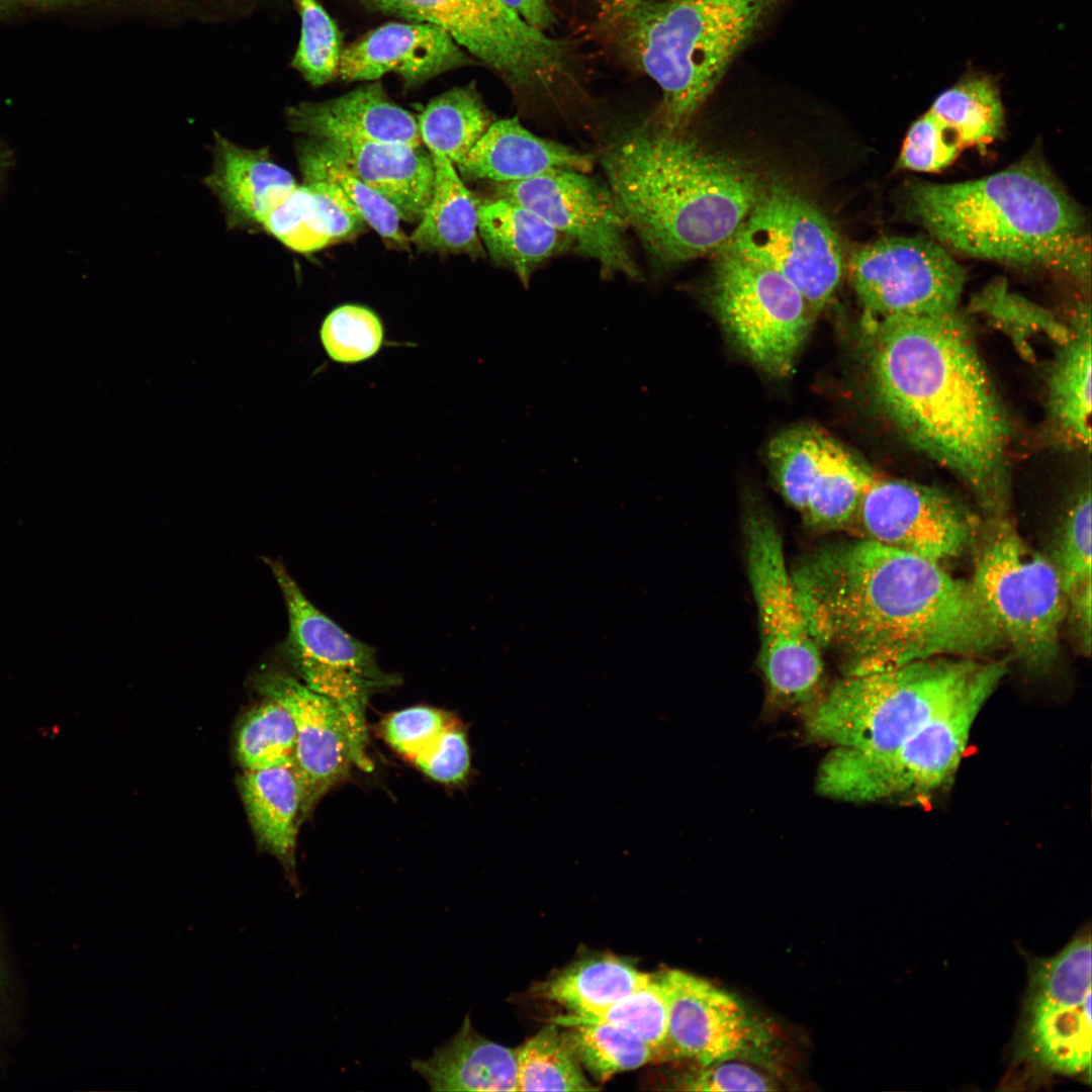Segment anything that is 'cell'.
Listing matches in <instances>:
<instances>
[{"instance_id":"obj_1","label":"cell","mask_w":1092,"mask_h":1092,"mask_svg":"<svg viewBox=\"0 0 1092 1092\" xmlns=\"http://www.w3.org/2000/svg\"><path fill=\"white\" fill-rule=\"evenodd\" d=\"M792 578L815 639L842 655L844 675L984 657L1003 640L971 582L862 537L815 551Z\"/></svg>"},{"instance_id":"obj_2","label":"cell","mask_w":1092,"mask_h":1092,"mask_svg":"<svg viewBox=\"0 0 1092 1092\" xmlns=\"http://www.w3.org/2000/svg\"><path fill=\"white\" fill-rule=\"evenodd\" d=\"M869 324V371L884 415L993 518L1003 516L1011 427L965 320L956 311Z\"/></svg>"},{"instance_id":"obj_3","label":"cell","mask_w":1092,"mask_h":1092,"mask_svg":"<svg viewBox=\"0 0 1092 1092\" xmlns=\"http://www.w3.org/2000/svg\"><path fill=\"white\" fill-rule=\"evenodd\" d=\"M601 163L629 228L660 268L718 253L761 194L745 164L651 118L617 132Z\"/></svg>"},{"instance_id":"obj_4","label":"cell","mask_w":1092,"mask_h":1092,"mask_svg":"<svg viewBox=\"0 0 1092 1092\" xmlns=\"http://www.w3.org/2000/svg\"><path fill=\"white\" fill-rule=\"evenodd\" d=\"M909 210L940 243L962 254L1043 267L1084 233V216L1041 162L1025 159L987 177L908 189Z\"/></svg>"},{"instance_id":"obj_5","label":"cell","mask_w":1092,"mask_h":1092,"mask_svg":"<svg viewBox=\"0 0 1092 1092\" xmlns=\"http://www.w3.org/2000/svg\"><path fill=\"white\" fill-rule=\"evenodd\" d=\"M785 0H615L623 46L660 88L651 118L684 130L737 55Z\"/></svg>"},{"instance_id":"obj_6","label":"cell","mask_w":1092,"mask_h":1092,"mask_svg":"<svg viewBox=\"0 0 1092 1092\" xmlns=\"http://www.w3.org/2000/svg\"><path fill=\"white\" fill-rule=\"evenodd\" d=\"M988 661L940 656L844 675L811 707L807 732L815 740L858 751L895 747L953 703Z\"/></svg>"},{"instance_id":"obj_7","label":"cell","mask_w":1092,"mask_h":1092,"mask_svg":"<svg viewBox=\"0 0 1092 1092\" xmlns=\"http://www.w3.org/2000/svg\"><path fill=\"white\" fill-rule=\"evenodd\" d=\"M1007 670L1006 660L990 659L953 703L895 747H835L819 766L817 792L847 802H929L953 783L976 719Z\"/></svg>"},{"instance_id":"obj_8","label":"cell","mask_w":1092,"mask_h":1092,"mask_svg":"<svg viewBox=\"0 0 1092 1092\" xmlns=\"http://www.w3.org/2000/svg\"><path fill=\"white\" fill-rule=\"evenodd\" d=\"M994 518L971 584L1017 658L1044 671L1058 657L1067 598L1051 558L1031 549L1003 516Z\"/></svg>"},{"instance_id":"obj_9","label":"cell","mask_w":1092,"mask_h":1092,"mask_svg":"<svg viewBox=\"0 0 1092 1092\" xmlns=\"http://www.w3.org/2000/svg\"><path fill=\"white\" fill-rule=\"evenodd\" d=\"M744 532L768 696L783 707L811 704L823 672L821 647L799 603L781 535L771 518L755 509L745 518Z\"/></svg>"},{"instance_id":"obj_10","label":"cell","mask_w":1092,"mask_h":1092,"mask_svg":"<svg viewBox=\"0 0 1092 1092\" xmlns=\"http://www.w3.org/2000/svg\"><path fill=\"white\" fill-rule=\"evenodd\" d=\"M282 592L289 621L283 651L301 681L332 700L350 731L355 765L370 771L366 707L399 678L381 670L374 649L354 638L304 596L284 565L267 560Z\"/></svg>"},{"instance_id":"obj_11","label":"cell","mask_w":1092,"mask_h":1092,"mask_svg":"<svg viewBox=\"0 0 1092 1092\" xmlns=\"http://www.w3.org/2000/svg\"><path fill=\"white\" fill-rule=\"evenodd\" d=\"M372 10L437 25L517 90L550 91L573 61L568 40L532 27L502 0H357Z\"/></svg>"},{"instance_id":"obj_12","label":"cell","mask_w":1092,"mask_h":1092,"mask_svg":"<svg viewBox=\"0 0 1092 1092\" xmlns=\"http://www.w3.org/2000/svg\"><path fill=\"white\" fill-rule=\"evenodd\" d=\"M710 293L721 323L750 361L770 375H788L815 316L799 290L779 272L724 247Z\"/></svg>"},{"instance_id":"obj_13","label":"cell","mask_w":1092,"mask_h":1092,"mask_svg":"<svg viewBox=\"0 0 1092 1092\" xmlns=\"http://www.w3.org/2000/svg\"><path fill=\"white\" fill-rule=\"evenodd\" d=\"M725 247L782 274L814 315L831 299L844 274L840 241L828 218L782 186L760 194Z\"/></svg>"},{"instance_id":"obj_14","label":"cell","mask_w":1092,"mask_h":1092,"mask_svg":"<svg viewBox=\"0 0 1092 1092\" xmlns=\"http://www.w3.org/2000/svg\"><path fill=\"white\" fill-rule=\"evenodd\" d=\"M848 272L867 317L875 321L956 312L966 278L941 245L912 237L882 238L855 249Z\"/></svg>"},{"instance_id":"obj_15","label":"cell","mask_w":1092,"mask_h":1092,"mask_svg":"<svg viewBox=\"0 0 1092 1092\" xmlns=\"http://www.w3.org/2000/svg\"><path fill=\"white\" fill-rule=\"evenodd\" d=\"M496 196L531 208L595 260L605 279L624 275L642 281L627 239L629 224L610 187L587 173L555 171L511 183H495Z\"/></svg>"},{"instance_id":"obj_16","label":"cell","mask_w":1092,"mask_h":1092,"mask_svg":"<svg viewBox=\"0 0 1092 1092\" xmlns=\"http://www.w3.org/2000/svg\"><path fill=\"white\" fill-rule=\"evenodd\" d=\"M854 524L862 538L936 562L959 556L975 537L971 515L950 495L876 475L862 492Z\"/></svg>"},{"instance_id":"obj_17","label":"cell","mask_w":1092,"mask_h":1092,"mask_svg":"<svg viewBox=\"0 0 1092 1092\" xmlns=\"http://www.w3.org/2000/svg\"><path fill=\"white\" fill-rule=\"evenodd\" d=\"M659 977L668 1005L667 1060L688 1058L706 1066L762 1056L769 1033L735 995L680 970Z\"/></svg>"},{"instance_id":"obj_18","label":"cell","mask_w":1092,"mask_h":1092,"mask_svg":"<svg viewBox=\"0 0 1092 1092\" xmlns=\"http://www.w3.org/2000/svg\"><path fill=\"white\" fill-rule=\"evenodd\" d=\"M258 688L267 699L283 706L293 720V764L302 789L303 818L355 764L348 724L332 700L292 675L267 671L259 677Z\"/></svg>"},{"instance_id":"obj_19","label":"cell","mask_w":1092,"mask_h":1092,"mask_svg":"<svg viewBox=\"0 0 1092 1092\" xmlns=\"http://www.w3.org/2000/svg\"><path fill=\"white\" fill-rule=\"evenodd\" d=\"M468 63L443 28L423 22H389L342 51L338 76L346 81H376L395 73L406 85L415 86Z\"/></svg>"},{"instance_id":"obj_20","label":"cell","mask_w":1092,"mask_h":1092,"mask_svg":"<svg viewBox=\"0 0 1092 1092\" xmlns=\"http://www.w3.org/2000/svg\"><path fill=\"white\" fill-rule=\"evenodd\" d=\"M286 116L292 131L311 139L423 145L418 120L392 102L379 82L329 100L299 103Z\"/></svg>"},{"instance_id":"obj_21","label":"cell","mask_w":1092,"mask_h":1092,"mask_svg":"<svg viewBox=\"0 0 1092 1092\" xmlns=\"http://www.w3.org/2000/svg\"><path fill=\"white\" fill-rule=\"evenodd\" d=\"M213 154L212 170L203 182L216 196L232 229L261 230L268 214L297 186L267 148H243L215 131Z\"/></svg>"},{"instance_id":"obj_22","label":"cell","mask_w":1092,"mask_h":1092,"mask_svg":"<svg viewBox=\"0 0 1092 1092\" xmlns=\"http://www.w3.org/2000/svg\"><path fill=\"white\" fill-rule=\"evenodd\" d=\"M594 163L593 155L540 138L512 117L493 121L456 166L465 178L511 183L555 171L588 173Z\"/></svg>"},{"instance_id":"obj_23","label":"cell","mask_w":1092,"mask_h":1092,"mask_svg":"<svg viewBox=\"0 0 1092 1092\" xmlns=\"http://www.w3.org/2000/svg\"><path fill=\"white\" fill-rule=\"evenodd\" d=\"M318 141L389 201L400 219L419 222L430 201L435 175L433 156L424 145Z\"/></svg>"},{"instance_id":"obj_24","label":"cell","mask_w":1092,"mask_h":1092,"mask_svg":"<svg viewBox=\"0 0 1092 1092\" xmlns=\"http://www.w3.org/2000/svg\"><path fill=\"white\" fill-rule=\"evenodd\" d=\"M1048 377V414L1052 428L1066 444L1091 445L1092 340L1089 304L1080 303L1068 324Z\"/></svg>"},{"instance_id":"obj_25","label":"cell","mask_w":1092,"mask_h":1092,"mask_svg":"<svg viewBox=\"0 0 1092 1092\" xmlns=\"http://www.w3.org/2000/svg\"><path fill=\"white\" fill-rule=\"evenodd\" d=\"M411 1066L432 1091H519L516 1050L479 1034L469 1015L431 1057Z\"/></svg>"},{"instance_id":"obj_26","label":"cell","mask_w":1092,"mask_h":1092,"mask_svg":"<svg viewBox=\"0 0 1092 1092\" xmlns=\"http://www.w3.org/2000/svg\"><path fill=\"white\" fill-rule=\"evenodd\" d=\"M478 233L491 260L525 287L549 259L573 250L571 241L536 211L499 196L478 205Z\"/></svg>"},{"instance_id":"obj_27","label":"cell","mask_w":1092,"mask_h":1092,"mask_svg":"<svg viewBox=\"0 0 1092 1092\" xmlns=\"http://www.w3.org/2000/svg\"><path fill=\"white\" fill-rule=\"evenodd\" d=\"M1016 1055L1063 1075H1090L1091 995L1079 1005L1024 1000Z\"/></svg>"},{"instance_id":"obj_28","label":"cell","mask_w":1092,"mask_h":1092,"mask_svg":"<svg viewBox=\"0 0 1092 1092\" xmlns=\"http://www.w3.org/2000/svg\"><path fill=\"white\" fill-rule=\"evenodd\" d=\"M435 175L430 201L410 237L420 252L465 254L483 258L478 233V205L445 156L433 155Z\"/></svg>"},{"instance_id":"obj_29","label":"cell","mask_w":1092,"mask_h":1092,"mask_svg":"<svg viewBox=\"0 0 1092 1092\" xmlns=\"http://www.w3.org/2000/svg\"><path fill=\"white\" fill-rule=\"evenodd\" d=\"M243 801L259 841L288 869L294 867L302 789L293 762L245 770Z\"/></svg>"},{"instance_id":"obj_30","label":"cell","mask_w":1092,"mask_h":1092,"mask_svg":"<svg viewBox=\"0 0 1092 1092\" xmlns=\"http://www.w3.org/2000/svg\"><path fill=\"white\" fill-rule=\"evenodd\" d=\"M651 977L621 958L596 954L568 965L541 983L536 994L563 1006L570 1015H583L609 1007Z\"/></svg>"},{"instance_id":"obj_31","label":"cell","mask_w":1092,"mask_h":1092,"mask_svg":"<svg viewBox=\"0 0 1092 1092\" xmlns=\"http://www.w3.org/2000/svg\"><path fill=\"white\" fill-rule=\"evenodd\" d=\"M874 475L827 435L802 517L810 526L822 530L852 526L862 492Z\"/></svg>"},{"instance_id":"obj_32","label":"cell","mask_w":1092,"mask_h":1092,"mask_svg":"<svg viewBox=\"0 0 1092 1092\" xmlns=\"http://www.w3.org/2000/svg\"><path fill=\"white\" fill-rule=\"evenodd\" d=\"M928 112L941 133L961 151L994 142L1004 124L999 90L989 77L971 74L944 90Z\"/></svg>"},{"instance_id":"obj_33","label":"cell","mask_w":1092,"mask_h":1092,"mask_svg":"<svg viewBox=\"0 0 1092 1092\" xmlns=\"http://www.w3.org/2000/svg\"><path fill=\"white\" fill-rule=\"evenodd\" d=\"M494 120L477 90L454 87L433 98L418 119L422 144L457 165Z\"/></svg>"},{"instance_id":"obj_34","label":"cell","mask_w":1092,"mask_h":1092,"mask_svg":"<svg viewBox=\"0 0 1092 1092\" xmlns=\"http://www.w3.org/2000/svg\"><path fill=\"white\" fill-rule=\"evenodd\" d=\"M297 156L303 182L325 181L335 185L381 238L396 248L410 249V238L400 228L401 219L394 206L322 142L311 139L300 144Z\"/></svg>"},{"instance_id":"obj_35","label":"cell","mask_w":1092,"mask_h":1092,"mask_svg":"<svg viewBox=\"0 0 1092 1092\" xmlns=\"http://www.w3.org/2000/svg\"><path fill=\"white\" fill-rule=\"evenodd\" d=\"M563 1026L568 1029L562 1034L582 1069L598 1081L654 1061L650 1048L626 1028L604 1022Z\"/></svg>"},{"instance_id":"obj_36","label":"cell","mask_w":1092,"mask_h":1092,"mask_svg":"<svg viewBox=\"0 0 1092 1092\" xmlns=\"http://www.w3.org/2000/svg\"><path fill=\"white\" fill-rule=\"evenodd\" d=\"M519 1091H594L558 1024L542 1028L516 1050Z\"/></svg>"},{"instance_id":"obj_37","label":"cell","mask_w":1092,"mask_h":1092,"mask_svg":"<svg viewBox=\"0 0 1092 1092\" xmlns=\"http://www.w3.org/2000/svg\"><path fill=\"white\" fill-rule=\"evenodd\" d=\"M554 1021L561 1025L604 1022L626 1028L650 1048L654 1061L667 1060L668 1005L659 974L652 975L647 984L605 1009L583 1015L568 1014Z\"/></svg>"},{"instance_id":"obj_38","label":"cell","mask_w":1092,"mask_h":1092,"mask_svg":"<svg viewBox=\"0 0 1092 1092\" xmlns=\"http://www.w3.org/2000/svg\"><path fill=\"white\" fill-rule=\"evenodd\" d=\"M971 306L1003 331L1019 353L1027 358L1031 356L1030 341L1033 338L1044 335L1060 343L1068 334V325L1045 308L1010 291L1003 280L986 286L973 298Z\"/></svg>"},{"instance_id":"obj_39","label":"cell","mask_w":1092,"mask_h":1092,"mask_svg":"<svg viewBox=\"0 0 1092 1092\" xmlns=\"http://www.w3.org/2000/svg\"><path fill=\"white\" fill-rule=\"evenodd\" d=\"M1091 993V937L1081 933L1057 956L1029 962L1025 998L1079 1005Z\"/></svg>"},{"instance_id":"obj_40","label":"cell","mask_w":1092,"mask_h":1092,"mask_svg":"<svg viewBox=\"0 0 1092 1092\" xmlns=\"http://www.w3.org/2000/svg\"><path fill=\"white\" fill-rule=\"evenodd\" d=\"M295 727L288 711L267 699L244 717L237 736V755L245 770L293 762Z\"/></svg>"},{"instance_id":"obj_41","label":"cell","mask_w":1092,"mask_h":1092,"mask_svg":"<svg viewBox=\"0 0 1092 1092\" xmlns=\"http://www.w3.org/2000/svg\"><path fill=\"white\" fill-rule=\"evenodd\" d=\"M826 435L809 426L786 430L767 449L770 472L786 500L803 513L817 471Z\"/></svg>"},{"instance_id":"obj_42","label":"cell","mask_w":1092,"mask_h":1092,"mask_svg":"<svg viewBox=\"0 0 1092 1092\" xmlns=\"http://www.w3.org/2000/svg\"><path fill=\"white\" fill-rule=\"evenodd\" d=\"M1091 488H1081L1070 503L1057 534L1053 561L1067 604L1091 594Z\"/></svg>"},{"instance_id":"obj_43","label":"cell","mask_w":1092,"mask_h":1092,"mask_svg":"<svg viewBox=\"0 0 1092 1092\" xmlns=\"http://www.w3.org/2000/svg\"><path fill=\"white\" fill-rule=\"evenodd\" d=\"M301 20L300 38L291 66L312 86L338 76L341 59L340 32L316 0H293Z\"/></svg>"},{"instance_id":"obj_44","label":"cell","mask_w":1092,"mask_h":1092,"mask_svg":"<svg viewBox=\"0 0 1092 1092\" xmlns=\"http://www.w3.org/2000/svg\"><path fill=\"white\" fill-rule=\"evenodd\" d=\"M321 340L333 360L356 363L377 353L383 340V328L371 309L345 304L332 310L325 318Z\"/></svg>"},{"instance_id":"obj_45","label":"cell","mask_w":1092,"mask_h":1092,"mask_svg":"<svg viewBox=\"0 0 1092 1092\" xmlns=\"http://www.w3.org/2000/svg\"><path fill=\"white\" fill-rule=\"evenodd\" d=\"M261 230L298 253H311L332 244L305 184L297 185L289 196L268 214Z\"/></svg>"},{"instance_id":"obj_46","label":"cell","mask_w":1092,"mask_h":1092,"mask_svg":"<svg viewBox=\"0 0 1092 1092\" xmlns=\"http://www.w3.org/2000/svg\"><path fill=\"white\" fill-rule=\"evenodd\" d=\"M24 987L0 907V1074L15 1058L24 1032Z\"/></svg>"},{"instance_id":"obj_47","label":"cell","mask_w":1092,"mask_h":1092,"mask_svg":"<svg viewBox=\"0 0 1092 1092\" xmlns=\"http://www.w3.org/2000/svg\"><path fill=\"white\" fill-rule=\"evenodd\" d=\"M457 721L439 709L418 706L391 714L382 725L387 742L413 761Z\"/></svg>"},{"instance_id":"obj_48","label":"cell","mask_w":1092,"mask_h":1092,"mask_svg":"<svg viewBox=\"0 0 1092 1092\" xmlns=\"http://www.w3.org/2000/svg\"><path fill=\"white\" fill-rule=\"evenodd\" d=\"M960 153L943 136L927 111L909 128L897 166L912 171L937 172L950 165Z\"/></svg>"},{"instance_id":"obj_49","label":"cell","mask_w":1092,"mask_h":1092,"mask_svg":"<svg viewBox=\"0 0 1092 1092\" xmlns=\"http://www.w3.org/2000/svg\"><path fill=\"white\" fill-rule=\"evenodd\" d=\"M689 1091H775L777 1082L765 1071L742 1059H729L702 1066L686 1077L678 1087Z\"/></svg>"},{"instance_id":"obj_50","label":"cell","mask_w":1092,"mask_h":1092,"mask_svg":"<svg viewBox=\"0 0 1092 1092\" xmlns=\"http://www.w3.org/2000/svg\"><path fill=\"white\" fill-rule=\"evenodd\" d=\"M413 762L440 783H459L470 771V749L463 727L456 722Z\"/></svg>"},{"instance_id":"obj_51","label":"cell","mask_w":1092,"mask_h":1092,"mask_svg":"<svg viewBox=\"0 0 1092 1092\" xmlns=\"http://www.w3.org/2000/svg\"><path fill=\"white\" fill-rule=\"evenodd\" d=\"M303 184L311 193L332 243L349 239L363 231L365 220L339 188L325 181Z\"/></svg>"},{"instance_id":"obj_52","label":"cell","mask_w":1092,"mask_h":1092,"mask_svg":"<svg viewBox=\"0 0 1092 1092\" xmlns=\"http://www.w3.org/2000/svg\"><path fill=\"white\" fill-rule=\"evenodd\" d=\"M1090 239L1082 233L1064 244L1051 259L1048 268L1067 274L1090 285Z\"/></svg>"},{"instance_id":"obj_53","label":"cell","mask_w":1092,"mask_h":1092,"mask_svg":"<svg viewBox=\"0 0 1092 1092\" xmlns=\"http://www.w3.org/2000/svg\"><path fill=\"white\" fill-rule=\"evenodd\" d=\"M502 2L527 22L539 30H546L555 23V15L547 0H502Z\"/></svg>"},{"instance_id":"obj_54","label":"cell","mask_w":1092,"mask_h":1092,"mask_svg":"<svg viewBox=\"0 0 1092 1092\" xmlns=\"http://www.w3.org/2000/svg\"><path fill=\"white\" fill-rule=\"evenodd\" d=\"M81 1L82 0H0V12L7 11L11 8L21 7L57 8L73 5Z\"/></svg>"}]
</instances>
